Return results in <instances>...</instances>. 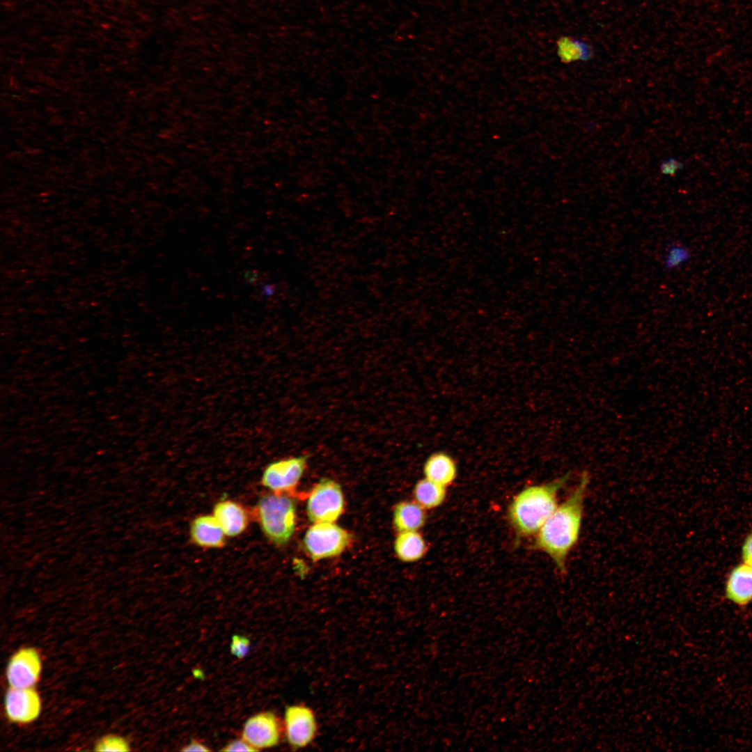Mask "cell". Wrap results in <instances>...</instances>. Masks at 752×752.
<instances>
[{
	"instance_id": "cell-18",
	"label": "cell",
	"mask_w": 752,
	"mask_h": 752,
	"mask_svg": "<svg viewBox=\"0 0 752 752\" xmlns=\"http://www.w3.org/2000/svg\"><path fill=\"white\" fill-rule=\"evenodd\" d=\"M691 251L680 242L670 244L664 253L662 264L667 271L675 270L687 263L691 258Z\"/></svg>"
},
{
	"instance_id": "cell-26",
	"label": "cell",
	"mask_w": 752,
	"mask_h": 752,
	"mask_svg": "<svg viewBox=\"0 0 752 752\" xmlns=\"http://www.w3.org/2000/svg\"><path fill=\"white\" fill-rule=\"evenodd\" d=\"M274 286L272 285H271V284H267V285H265L263 287V294L267 297L272 295L273 293H274Z\"/></svg>"
},
{
	"instance_id": "cell-13",
	"label": "cell",
	"mask_w": 752,
	"mask_h": 752,
	"mask_svg": "<svg viewBox=\"0 0 752 752\" xmlns=\"http://www.w3.org/2000/svg\"><path fill=\"white\" fill-rule=\"evenodd\" d=\"M222 528L214 515H200L190 525V537L198 546L207 548H220L225 545Z\"/></svg>"
},
{
	"instance_id": "cell-6",
	"label": "cell",
	"mask_w": 752,
	"mask_h": 752,
	"mask_svg": "<svg viewBox=\"0 0 752 752\" xmlns=\"http://www.w3.org/2000/svg\"><path fill=\"white\" fill-rule=\"evenodd\" d=\"M306 455L273 461L264 469L262 485L275 493L290 492L298 485L307 466Z\"/></svg>"
},
{
	"instance_id": "cell-14",
	"label": "cell",
	"mask_w": 752,
	"mask_h": 752,
	"mask_svg": "<svg viewBox=\"0 0 752 752\" xmlns=\"http://www.w3.org/2000/svg\"><path fill=\"white\" fill-rule=\"evenodd\" d=\"M426 478L444 486L451 485L457 476V466L452 457L444 452L434 453L423 465Z\"/></svg>"
},
{
	"instance_id": "cell-23",
	"label": "cell",
	"mask_w": 752,
	"mask_h": 752,
	"mask_svg": "<svg viewBox=\"0 0 752 752\" xmlns=\"http://www.w3.org/2000/svg\"><path fill=\"white\" fill-rule=\"evenodd\" d=\"M742 562L752 567V531L745 537L741 548Z\"/></svg>"
},
{
	"instance_id": "cell-16",
	"label": "cell",
	"mask_w": 752,
	"mask_h": 752,
	"mask_svg": "<svg viewBox=\"0 0 752 752\" xmlns=\"http://www.w3.org/2000/svg\"><path fill=\"white\" fill-rule=\"evenodd\" d=\"M394 551L400 561L414 562L425 554L427 545L417 531L399 532L394 542Z\"/></svg>"
},
{
	"instance_id": "cell-3",
	"label": "cell",
	"mask_w": 752,
	"mask_h": 752,
	"mask_svg": "<svg viewBox=\"0 0 752 752\" xmlns=\"http://www.w3.org/2000/svg\"><path fill=\"white\" fill-rule=\"evenodd\" d=\"M296 502L281 493L262 496L256 506V515L261 529L273 544L285 545L296 527Z\"/></svg>"
},
{
	"instance_id": "cell-11",
	"label": "cell",
	"mask_w": 752,
	"mask_h": 752,
	"mask_svg": "<svg viewBox=\"0 0 752 752\" xmlns=\"http://www.w3.org/2000/svg\"><path fill=\"white\" fill-rule=\"evenodd\" d=\"M727 600L738 607H746L752 603V567L741 563L732 568L724 587Z\"/></svg>"
},
{
	"instance_id": "cell-9",
	"label": "cell",
	"mask_w": 752,
	"mask_h": 752,
	"mask_svg": "<svg viewBox=\"0 0 752 752\" xmlns=\"http://www.w3.org/2000/svg\"><path fill=\"white\" fill-rule=\"evenodd\" d=\"M5 712L9 721L28 723L36 720L41 710V700L33 687H10L5 696Z\"/></svg>"
},
{
	"instance_id": "cell-10",
	"label": "cell",
	"mask_w": 752,
	"mask_h": 752,
	"mask_svg": "<svg viewBox=\"0 0 752 752\" xmlns=\"http://www.w3.org/2000/svg\"><path fill=\"white\" fill-rule=\"evenodd\" d=\"M242 735L258 751L274 746L281 739L278 719L272 712L256 714L245 722Z\"/></svg>"
},
{
	"instance_id": "cell-15",
	"label": "cell",
	"mask_w": 752,
	"mask_h": 752,
	"mask_svg": "<svg viewBox=\"0 0 752 752\" xmlns=\"http://www.w3.org/2000/svg\"><path fill=\"white\" fill-rule=\"evenodd\" d=\"M426 513L425 508L412 501H401L393 510V522L399 532L417 531L425 524Z\"/></svg>"
},
{
	"instance_id": "cell-21",
	"label": "cell",
	"mask_w": 752,
	"mask_h": 752,
	"mask_svg": "<svg viewBox=\"0 0 752 752\" xmlns=\"http://www.w3.org/2000/svg\"><path fill=\"white\" fill-rule=\"evenodd\" d=\"M250 641L244 636L233 635L230 645V652L238 659L244 658L249 652Z\"/></svg>"
},
{
	"instance_id": "cell-12",
	"label": "cell",
	"mask_w": 752,
	"mask_h": 752,
	"mask_svg": "<svg viewBox=\"0 0 752 752\" xmlns=\"http://www.w3.org/2000/svg\"><path fill=\"white\" fill-rule=\"evenodd\" d=\"M213 515L226 535L229 537L241 534L249 524V517L245 509L239 503L230 500L217 503L213 508Z\"/></svg>"
},
{
	"instance_id": "cell-24",
	"label": "cell",
	"mask_w": 752,
	"mask_h": 752,
	"mask_svg": "<svg viewBox=\"0 0 752 752\" xmlns=\"http://www.w3.org/2000/svg\"><path fill=\"white\" fill-rule=\"evenodd\" d=\"M223 751H258L256 749L250 745L244 739H235L226 745L221 749Z\"/></svg>"
},
{
	"instance_id": "cell-4",
	"label": "cell",
	"mask_w": 752,
	"mask_h": 752,
	"mask_svg": "<svg viewBox=\"0 0 752 752\" xmlns=\"http://www.w3.org/2000/svg\"><path fill=\"white\" fill-rule=\"evenodd\" d=\"M350 533L334 522L315 523L306 531L303 545L313 561L340 554L349 545Z\"/></svg>"
},
{
	"instance_id": "cell-17",
	"label": "cell",
	"mask_w": 752,
	"mask_h": 752,
	"mask_svg": "<svg viewBox=\"0 0 752 752\" xmlns=\"http://www.w3.org/2000/svg\"><path fill=\"white\" fill-rule=\"evenodd\" d=\"M446 486L426 478L418 481L413 491L416 503L425 509H431L441 505L446 499Z\"/></svg>"
},
{
	"instance_id": "cell-22",
	"label": "cell",
	"mask_w": 752,
	"mask_h": 752,
	"mask_svg": "<svg viewBox=\"0 0 752 752\" xmlns=\"http://www.w3.org/2000/svg\"><path fill=\"white\" fill-rule=\"evenodd\" d=\"M684 168V163L675 157H669L662 161L659 166L661 173L668 176H673Z\"/></svg>"
},
{
	"instance_id": "cell-1",
	"label": "cell",
	"mask_w": 752,
	"mask_h": 752,
	"mask_svg": "<svg viewBox=\"0 0 752 752\" xmlns=\"http://www.w3.org/2000/svg\"><path fill=\"white\" fill-rule=\"evenodd\" d=\"M588 483V474L583 473L577 486L556 507L535 539L534 547L547 554L561 573L565 572L567 557L579 540Z\"/></svg>"
},
{
	"instance_id": "cell-20",
	"label": "cell",
	"mask_w": 752,
	"mask_h": 752,
	"mask_svg": "<svg viewBox=\"0 0 752 752\" xmlns=\"http://www.w3.org/2000/svg\"><path fill=\"white\" fill-rule=\"evenodd\" d=\"M95 751H128L130 750L127 742L118 735H107L101 738L95 745Z\"/></svg>"
},
{
	"instance_id": "cell-19",
	"label": "cell",
	"mask_w": 752,
	"mask_h": 752,
	"mask_svg": "<svg viewBox=\"0 0 752 752\" xmlns=\"http://www.w3.org/2000/svg\"><path fill=\"white\" fill-rule=\"evenodd\" d=\"M558 50L559 57L565 63L586 60L590 58V54L587 50H584L583 47L577 45H569V42L567 45L565 39L558 42Z\"/></svg>"
},
{
	"instance_id": "cell-7",
	"label": "cell",
	"mask_w": 752,
	"mask_h": 752,
	"mask_svg": "<svg viewBox=\"0 0 752 752\" xmlns=\"http://www.w3.org/2000/svg\"><path fill=\"white\" fill-rule=\"evenodd\" d=\"M287 741L295 749L305 747L315 739L318 722L313 710L303 704L288 706L284 714Z\"/></svg>"
},
{
	"instance_id": "cell-5",
	"label": "cell",
	"mask_w": 752,
	"mask_h": 752,
	"mask_svg": "<svg viewBox=\"0 0 752 752\" xmlns=\"http://www.w3.org/2000/svg\"><path fill=\"white\" fill-rule=\"evenodd\" d=\"M344 510V497L336 481L321 479L312 489L306 504V513L313 523L334 522Z\"/></svg>"
},
{
	"instance_id": "cell-8",
	"label": "cell",
	"mask_w": 752,
	"mask_h": 752,
	"mask_svg": "<svg viewBox=\"0 0 752 752\" xmlns=\"http://www.w3.org/2000/svg\"><path fill=\"white\" fill-rule=\"evenodd\" d=\"M42 670L40 654L33 648H22L10 657L6 678L11 687H33L38 681Z\"/></svg>"
},
{
	"instance_id": "cell-25",
	"label": "cell",
	"mask_w": 752,
	"mask_h": 752,
	"mask_svg": "<svg viewBox=\"0 0 752 752\" xmlns=\"http://www.w3.org/2000/svg\"><path fill=\"white\" fill-rule=\"evenodd\" d=\"M182 751H210L205 745L198 742L196 739H193L181 749Z\"/></svg>"
},
{
	"instance_id": "cell-2",
	"label": "cell",
	"mask_w": 752,
	"mask_h": 752,
	"mask_svg": "<svg viewBox=\"0 0 752 752\" xmlns=\"http://www.w3.org/2000/svg\"><path fill=\"white\" fill-rule=\"evenodd\" d=\"M566 473L551 482L529 486L512 500L508 517L518 537L537 533L557 507V495L569 480Z\"/></svg>"
}]
</instances>
